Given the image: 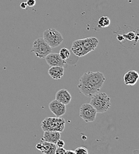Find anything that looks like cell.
Returning a JSON list of instances; mask_svg holds the SVG:
<instances>
[{"label":"cell","mask_w":139,"mask_h":154,"mask_svg":"<svg viewBox=\"0 0 139 154\" xmlns=\"http://www.w3.org/2000/svg\"><path fill=\"white\" fill-rule=\"evenodd\" d=\"M27 7V5L26 4V2H22L21 4H20V7L22 8V9H26Z\"/></svg>","instance_id":"obj_23"},{"label":"cell","mask_w":139,"mask_h":154,"mask_svg":"<svg viewBox=\"0 0 139 154\" xmlns=\"http://www.w3.org/2000/svg\"><path fill=\"white\" fill-rule=\"evenodd\" d=\"M97 114V111L89 103H85L80 107V117L86 123L94 122Z\"/></svg>","instance_id":"obj_6"},{"label":"cell","mask_w":139,"mask_h":154,"mask_svg":"<svg viewBox=\"0 0 139 154\" xmlns=\"http://www.w3.org/2000/svg\"><path fill=\"white\" fill-rule=\"evenodd\" d=\"M26 4L27 6L33 7L36 5V0H27Z\"/></svg>","instance_id":"obj_22"},{"label":"cell","mask_w":139,"mask_h":154,"mask_svg":"<svg viewBox=\"0 0 139 154\" xmlns=\"http://www.w3.org/2000/svg\"><path fill=\"white\" fill-rule=\"evenodd\" d=\"M49 108L56 117H61L66 112V106L56 100H53L49 103Z\"/></svg>","instance_id":"obj_8"},{"label":"cell","mask_w":139,"mask_h":154,"mask_svg":"<svg viewBox=\"0 0 139 154\" xmlns=\"http://www.w3.org/2000/svg\"><path fill=\"white\" fill-rule=\"evenodd\" d=\"M105 81L104 75L99 72L89 71L84 73L79 79L77 88L86 97H91L99 92Z\"/></svg>","instance_id":"obj_1"},{"label":"cell","mask_w":139,"mask_h":154,"mask_svg":"<svg viewBox=\"0 0 139 154\" xmlns=\"http://www.w3.org/2000/svg\"><path fill=\"white\" fill-rule=\"evenodd\" d=\"M48 74L53 79H60L64 75V68L62 66L50 67L48 69Z\"/></svg>","instance_id":"obj_15"},{"label":"cell","mask_w":139,"mask_h":154,"mask_svg":"<svg viewBox=\"0 0 139 154\" xmlns=\"http://www.w3.org/2000/svg\"><path fill=\"white\" fill-rule=\"evenodd\" d=\"M81 42L86 54L94 51L99 43L98 40L94 37L81 38Z\"/></svg>","instance_id":"obj_9"},{"label":"cell","mask_w":139,"mask_h":154,"mask_svg":"<svg viewBox=\"0 0 139 154\" xmlns=\"http://www.w3.org/2000/svg\"><path fill=\"white\" fill-rule=\"evenodd\" d=\"M60 57L62 58L63 60H66L68 59L71 57V52L70 51L66 48H63L60 50L59 53Z\"/></svg>","instance_id":"obj_17"},{"label":"cell","mask_w":139,"mask_h":154,"mask_svg":"<svg viewBox=\"0 0 139 154\" xmlns=\"http://www.w3.org/2000/svg\"><path fill=\"white\" fill-rule=\"evenodd\" d=\"M31 52H33L38 58L44 59L52 52V49L43 38H39L34 41Z\"/></svg>","instance_id":"obj_4"},{"label":"cell","mask_w":139,"mask_h":154,"mask_svg":"<svg viewBox=\"0 0 139 154\" xmlns=\"http://www.w3.org/2000/svg\"><path fill=\"white\" fill-rule=\"evenodd\" d=\"M60 133L58 132L44 131L41 140L56 144L57 141L60 139Z\"/></svg>","instance_id":"obj_13"},{"label":"cell","mask_w":139,"mask_h":154,"mask_svg":"<svg viewBox=\"0 0 139 154\" xmlns=\"http://www.w3.org/2000/svg\"><path fill=\"white\" fill-rule=\"evenodd\" d=\"M55 145L58 148H63L65 146V142L63 140L60 139L57 141Z\"/></svg>","instance_id":"obj_20"},{"label":"cell","mask_w":139,"mask_h":154,"mask_svg":"<svg viewBox=\"0 0 139 154\" xmlns=\"http://www.w3.org/2000/svg\"></svg>","instance_id":"obj_26"},{"label":"cell","mask_w":139,"mask_h":154,"mask_svg":"<svg viewBox=\"0 0 139 154\" xmlns=\"http://www.w3.org/2000/svg\"><path fill=\"white\" fill-rule=\"evenodd\" d=\"M111 20L107 16H102L98 21V27L99 28H105L110 25Z\"/></svg>","instance_id":"obj_16"},{"label":"cell","mask_w":139,"mask_h":154,"mask_svg":"<svg viewBox=\"0 0 139 154\" xmlns=\"http://www.w3.org/2000/svg\"><path fill=\"white\" fill-rule=\"evenodd\" d=\"M36 148L42 154H55L57 148L55 144L41 140L40 142L36 144Z\"/></svg>","instance_id":"obj_10"},{"label":"cell","mask_w":139,"mask_h":154,"mask_svg":"<svg viewBox=\"0 0 139 154\" xmlns=\"http://www.w3.org/2000/svg\"><path fill=\"white\" fill-rule=\"evenodd\" d=\"M66 122L60 117H46L41 123L40 127L44 131L62 132L65 130Z\"/></svg>","instance_id":"obj_3"},{"label":"cell","mask_w":139,"mask_h":154,"mask_svg":"<svg viewBox=\"0 0 139 154\" xmlns=\"http://www.w3.org/2000/svg\"><path fill=\"white\" fill-rule=\"evenodd\" d=\"M74 151L75 154H89L87 148L83 146H78L74 150Z\"/></svg>","instance_id":"obj_19"},{"label":"cell","mask_w":139,"mask_h":154,"mask_svg":"<svg viewBox=\"0 0 139 154\" xmlns=\"http://www.w3.org/2000/svg\"><path fill=\"white\" fill-rule=\"evenodd\" d=\"M131 154H139V151L138 149H136V150L133 151Z\"/></svg>","instance_id":"obj_25"},{"label":"cell","mask_w":139,"mask_h":154,"mask_svg":"<svg viewBox=\"0 0 139 154\" xmlns=\"http://www.w3.org/2000/svg\"><path fill=\"white\" fill-rule=\"evenodd\" d=\"M124 38H126L128 40H130V41H132V40H135V39L136 38L137 40L138 39V36H136V34H135V32H130L127 33H126L125 35H123L122 36Z\"/></svg>","instance_id":"obj_18"},{"label":"cell","mask_w":139,"mask_h":154,"mask_svg":"<svg viewBox=\"0 0 139 154\" xmlns=\"http://www.w3.org/2000/svg\"><path fill=\"white\" fill-rule=\"evenodd\" d=\"M139 74L134 70L128 71L124 75V83L126 85L133 86L138 81Z\"/></svg>","instance_id":"obj_11"},{"label":"cell","mask_w":139,"mask_h":154,"mask_svg":"<svg viewBox=\"0 0 139 154\" xmlns=\"http://www.w3.org/2000/svg\"><path fill=\"white\" fill-rule=\"evenodd\" d=\"M71 51L78 57H82L86 55L84 48L82 46L81 39H78L74 41L72 45Z\"/></svg>","instance_id":"obj_14"},{"label":"cell","mask_w":139,"mask_h":154,"mask_svg":"<svg viewBox=\"0 0 139 154\" xmlns=\"http://www.w3.org/2000/svg\"><path fill=\"white\" fill-rule=\"evenodd\" d=\"M43 38L51 48H56L59 46L63 41V38L62 34L54 28L49 29L45 30L43 32Z\"/></svg>","instance_id":"obj_5"},{"label":"cell","mask_w":139,"mask_h":154,"mask_svg":"<svg viewBox=\"0 0 139 154\" xmlns=\"http://www.w3.org/2000/svg\"><path fill=\"white\" fill-rule=\"evenodd\" d=\"M66 151V149L63 148H57L55 154H64Z\"/></svg>","instance_id":"obj_21"},{"label":"cell","mask_w":139,"mask_h":154,"mask_svg":"<svg viewBox=\"0 0 139 154\" xmlns=\"http://www.w3.org/2000/svg\"><path fill=\"white\" fill-rule=\"evenodd\" d=\"M97 113H103L107 112L111 107V99L105 93L98 92L91 97L89 103Z\"/></svg>","instance_id":"obj_2"},{"label":"cell","mask_w":139,"mask_h":154,"mask_svg":"<svg viewBox=\"0 0 139 154\" xmlns=\"http://www.w3.org/2000/svg\"><path fill=\"white\" fill-rule=\"evenodd\" d=\"M47 63L50 67L52 66H62L66 68L68 63L66 60H63L60 57L59 54L56 53H50L44 58Z\"/></svg>","instance_id":"obj_7"},{"label":"cell","mask_w":139,"mask_h":154,"mask_svg":"<svg viewBox=\"0 0 139 154\" xmlns=\"http://www.w3.org/2000/svg\"><path fill=\"white\" fill-rule=\"evenodd\" d=\"M55 100L66 106L71 103L72 96L67 90L61 89L56 93L55 95Z\"/></svg>","instance_id":"obj_12"},{"label":"cell","mask_w":139,"mask_h":154,"mask_svg":"<svg viewBox=\"0 0 139 154\" xmlns=\"http://www.w3.org/2000/svg\"><path fill=\"white\" fill-rule=\"evenodd\" d=\"M64 154H75V151L72 149H68V150H66Z\"/></svg>","instance_id":"obj_24"}]
</instances>
